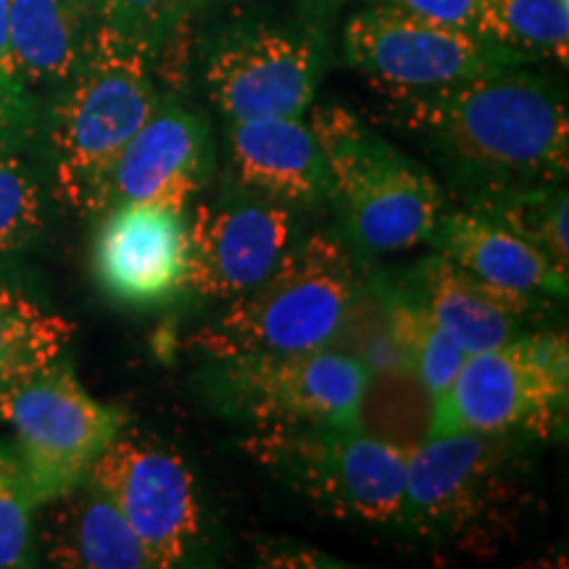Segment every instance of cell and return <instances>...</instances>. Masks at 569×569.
<instances>
[{"instance_id":"cell-20","label":"cell","mask_w":569,"mask_h":569,"mask_svg":"<svg viewBox=\"0 0 569 569\" xmlns=\"http://www.w3.org/2000/svg\"><path fill=\"white\" fill-rule=\"evenodd\" d=\"M90 0H9V40L30 90L67 84L92 38Z\"/></svg>"},{"instance_id":"cell-18","label":"cell","mask_w":569,"mask_h":569,"mask_svg":"<svg viewBox=\"0 0 569 569\" xmlns=\"http://www.w3.org/2000/svg\"><path fill=\"white\" fill-rule=\"evenodd\" d=\"M40 543L56 567L148 569V553L122 511L90 480L42 503Z\"/></svg>"},{"instance_id":"cell-28","label":"cell","mask_w":569,"mask_h":569,"mask_svg":"<svg viewBox=\"0 0 569 569\" xmlns=\"http://www.w3.org/2000/svg\"><path fill=\"white\" fill-rule=\"evenodd\" d=\"M34 511L17 453L0 443V569L30 565Z\"/></svg>"},{"instance_id":"cell-2","label":"cell","mask_w":569,"mask_h":569,"mask_svg":"<svg viewBox=\"0 0 569 569\" xmlns=\"http://www.w3.org/2000/svg\"><path fill=\"white\" fill-rule=\"evenodd\" d=\"M151 56L153 46L101 19L80 69L56 103V190L74 211H103V188L113 161L159 109Z\"/></svg>"},{"instance_id":"cell-27","label":"cell","mask_w":569,"mask_h":569,"mask_svg":"<svg viewBox=\"0 0 569 569\" xmlns=\"http://www.w3.org/2000/svg\"><path fill=\"white\" fill-rule=\"evenodd\" d=\"M42 230V193L30 169L0 151V253L21 251Z\"/></svg>"},{"instance_id":"cell-12","label":"cell","mask_w":569,"mask_h":569,"mask_svg":"<svg viewBox=\"0 0 569 569\" xmlns=\"http://www.w3.org/2000/svg\"><path fill=\"white\" fill-rule=\"evenodd\" d=\"M190 224L184 209L117 203L106 209L92 246V272L111 301L156 309L188 284Z\"/></svg>"},{"instance_id":"cell-22","label":"cell","mask_w":569,"mask_h":569,"mask_svg":"<svg viewBox=\"0 0 569 569\" xmlns=\"http://www.w3.org/2000/svg\"><path fill=\"white\" fill-rule=\"evenodd\" d=\"M432 422H436V398L427 393L407 367L369 372L356 415V427L361 432L403 451H415L432 436Z\"/></svg>"},{"instance_id":"cell-10","label":"cell","mask_w":569,"mask_h":569,"mask_svg":"<svg viewBox=\"0 0 569 569\" xmlns=\"http://www.w3.org/2000/svg\"><path fill=\"white\" fill-rule=\"evenodd\" d=\"M567 390L569 382L538 367L517 336L498 348L467 353L453 382L436 401L432 436H549L567 409Z\"/></svg>"},{"instance_id":"cell-6","label":"cell","mask_w":569,"mask_h":569,"mask_svg":"<svg viewBox=\"0 0 569 569\" xmlns=\"http://www.w3.org/2000/svg\"><path fill=\"white\" fill-rule=\"evenodd\" d=\"M34 507L88 480L92 465L124 430L122 409L92 398L74 369L59 359L40 372L6 411Z\"/></svg>"},{"instance_id":"cell-29","label":"cell","mask_w":569,"mask_h":569,"mask_svg":"<svg viewBox=\"0 0 569 569\" xmlns=\"http://www.w3.org/2000/svg\"><path fill=\"white\" fill-rule=\"evenodd\" d=\"M32 119V90L21 80L9 40V0H0V151H11Z\"/></svg>"},{"instance_id":"cell-4","label":"cell","mask_w":569,"mask_h":569,"mask_svg":"<svg viewBox=\"0 0 569 569\" xmlns=\"http://www.w3.org/2000/svg\"><path fill=\"white\" fill-rule=\"evenodd\" d=\"M309 124L325 156L327 201H336L356 243L396 253L432 238L446 198L419 163L340 106H319Z\"/></svg>"},{"instance_id":"cell-25","label":"cell","mask_w":569,"mask_h":569,"mask_svg":"<svg viewBox=\"0 0 569 569\" xmlns=\"http://www.w3.org/2000/svg\"><path fill=\"white\" fill-rule=\"evenodd\" d=\"M496 219L509 230L522 234L540 251L549 253L553 264L569 267V203L565 190H511V193H493L475 209Z\"/></svg>"},{"instance_id":"cell-23","label":"cell","mask_w":569,"mask_h":569,"mask_svg":"<svg viewBox=\"0 0 569 569\" xmlns=\"http://www.w3.org/2000/svg\"><path fill=\"white\" fill-rule=\"evenodd\" d=\"M475 32L522 59L551 56L567 63L569 3L567 0H480Z\"/></svg>"},{"instance_id":"cell-17","label":"cell","mask_w":569,"mask_h":569,"mask_svg":"<svg viewBox=\"0 0 569 569\" xmlns=\"http://www.w3.org/2000/svg\"><path fill=\"white\" fill-rule=\"evenodd\" d=\"M430 240L440 256L488 288L532 298L567 293V269L553 264L549 253L522 234L475 209L440 213Z\"/></svg>"},{"instance_id":"cell-8","label":"cell","mask_w":569,"mask_h":569,"mask_svg":"<svg viewBox=\"0 0 569 569\" xmlns=\"http://www.w3.org/2000/svg\"><path fill=\"white\" fill-rule=\"evenodd\" d=\"M88 480L122 511L151 567L182 565L201 532V503L180 453L122 430L92 465Z\"/></svg>"},{"instance_id":"cell-16","label":"cell","mask_w":569,"mask_h":569,"mask_svg":"<svg viewBox=\"0 0 569 569\" xmlns=\"http://www.w3.org/2000/svg\"><path fill=\"white\" fill-rule=\"evenodd\" d=\"M230 151L238 182L267 201L309 206L330 198L322 148L301 117L234 119Z\"/></svg>"},{"instance_id":"cell-15","label":"cell","mask_w":569,"mask_h":569,"mask_svg":"<svg viewBox=\"0 0 569 569\" xmlns=\"http://www.w3.org/2000/svg\"><path fill=\"white\" fill-rule=\"evenodd\" d=\"M209 138L201 119L167 106L127 142L103 188V211L117 203H161L184 209L201 188Z\"/></svg>"},{"instance_id":"cell-21","label":"cell","mask_w":569,"mask_h":569,"mask_svg":"<svg viewBox=\"0 0 569 569\" xmlns=\"http://www.w3.org/2000/svg\"><path fill=\"white\" fill-rule=\"evenodd\" d=\"M77 325L0 280V422L21 390L56 365Z\"/></svg>"},{"instance_id":"cell-26","label":"cell","mask_w":569,"mask_h":569,"mask_svg":"<svg viewBox=\"0 0 569 569\" xmlns=\"http://www.w3.org/2000/svg\"><path fill=\"white\" fill-rule=\"evenodd\" d=\"M330 346L361 361L367 372L403 367L380 288L369 290L365 282H359Z\"/></svg>"},{"instance_id":"cell-30","label":"cell","mask_w":569,"mask_h":569,"mask_svg":"<svg viewBox=\"0 0 569 569\" xmlns=\"http://www.w3.org/2000/svg\"><path fill=\"white\" fill-rule=\"evenodd\" d=\"M388 3L422 19L438 21V24L459 27L469 32H475L480 9V0H388Z\"/></svg>"},{"instance_id":"cell-24","label":"cell","mask_w":569,"mask_h":569,"mask_svg":"<svg viewBox=\"0 0 569 569\" xmlns=\"http://www.w3.org/2000/svg\"><path fill=\"white\" fill-rule=\"evenodd\" d=\"M380 290L403 367L438 401L457 377L467 351L436 322V317L425 309L419 298L393 293L388 288Z\"/></svg>"},{"instance_id":"cell-9","label":"cell","mask_w":569,"mask_h":569,"mask_svg":"<svg viewBox=\"0 0 569 569\" xmlns=\"http://www.w3.org/2000/svg\"><path fill=\"white\" fill-rule=\"evenodd\" d=\"M222 390L256 425L356 427L369 372L332 346L219 359Z\"/></svg>"},{"instance_id":"cell-3","label":"cell","mask_w":569,"mask_h":569,"mask_svg":"<svg viewBox=\"0 0 569 569\" xmlns=\"http://www.w3.org/2000/svg\"><path fill=\"white\" fill-rule=\"evenodd\" d=\"M359 282L343 240L317 232L290 246L264 280L196 332L193 343L213 359L330 346Z\"/></svg>"},{"instance_id":"cell-31","label":"cell","mask_w":569,"mask_h":569,"mask_svg":"<svg viewBox=\"0 0 569 569\" xmlns=\"http://www.w3.org/2000/svg\"><path fill=\"white\" fill-rule=\"evenodd\" d=\"M567 3H569V0H567Z\"/></svg>"},{"instance_id":"cell-1","label":"cell","mask_w":569,"mask_h":569,"mask_svg":"<svg viewBox=\"0 0 569 569\" xmlns=\"http://www.w3.org/2000/svg\"><path fill=\"white\" fill-rule=\"evenodd\" d=\"M393 101L398 122L467 167L549 180L567 174L569 117L549 82L501 69Z\"/></svg>"},{"instance_id":"cell-14","label":"cell","mask_w":569,"mask_h":569,"mask_svg":"<svg viewBox=\"0 0 569 569\" xmlns=\"http://www.w3.org/2000/svg\"><path fill=\"white\" fill-rule=\"evenodd\" d=\"M190 224L188 284L193 296L232 298L248 293L272 272L293 246V213L274 201L198 206Z\"/></svg>"},{"instance_id":"cell-11","label":"cell","mask_w":569,"mask_h":569,"mask_svg":"<svg viewBox=\"0 0 569 569\" xmlns=\"http://www.w3.org/2000/svg\"><path fill=\"white\" fill-rule=\"evenodd\" d=\"M317 80L315 42L272 27L230 34L206 61V90L230 122L303 117L315 101Z\"/></svg>"},{"instance_id":"cell-5","label":"cell","mask_w":569,"mask_h":569,"mask_svg":"<svg viewBox=\"0 0 569 569\" xmlns=\"http://www.w3.org/2000/svg\"><path fill=\"white\" fill-rule=\"evenodd\" d=\"M248 453L336 519L396 525L409 451L338 425H256Z\"/></svg>"},{"instance_id":"cell-13","label":"cell","mask_w":569,"mask_h":569,"mask_svg":"<svg viewBox=\"0 0 569 569\" xmlns=\"http://www.w3.org/2000/svg\"><path fill=\"white\" fill-rule=\"evenodd\" d=\"M503 453L498 436L440 432L427 438L409 451L401 522L425 538L475 530L496 501Z\"/></svg>"},{"instance_id":"cell-7","label":"cell","mask_w":569,"mask_h":569,"mask_svg":"<svg viewBox=\"0 0 569 569\" xmlns=\"http://www.w3.org/2000/svg\"><path fill=\"white\" fill-rule=\"evenodd\" d=\"M343 46L348 61L390 98L432 92L525 61L478 32L438 24L390 3L348 19Z\"/></svg>"},{"instance_id":"cell-19","label":"cell","mask_w":569,"mask_h":569,"mask_svg":"<svg viewBox=\"0 0 569 569\" xmlns=\"http://www.w3.org/2000/svg\"><path fill=\"white\" fill-rule=\"evenodd\" d=\"M419 301L467 353L498 348L519 336V322L536 298L488 288L461 272L446 256L419 267Z\"/></svg>"}]
</instances>
